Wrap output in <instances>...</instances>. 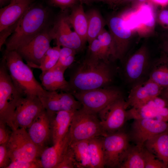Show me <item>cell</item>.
<instances>
[{
  "label": "cell",
  "mask_w": 168,
  "mask_h": 168,
  "mask_svg": "<svg viewBox=\"0 0 168 168\" xmlns=\"http://www.w3.org/2000/svg\"><path fill=\"white\" fill-rule=\"evenodd\" d=\"M50 16L47 8L32 4L20 19L15 30L7 40L5 52L16 50L49 27Z\"/></svg>",
  "instance_id": "obj_1"
},
{
  "label": "cell",
  "mask_w": 168,
  "mask_h": 168,
  "mask_svg": "<svg viewBox=\"0 0 168 168\" xmlns=\"http://www.w3.org/2000/svg\"><path fill=\"white\" fill-rule=\"evenodd\" d=\"M112 79L108 63L87 57L79 65L69 82L72 93L103 87Z\"/></svg>",
  "instance_id": "obj_2"
},
{
  "label": "cell",
  "mask_w": 168,
  "mask_h": 168,
  "mask_svg": "<svg viewBox=\"0 0 168 168\" xmlns=\"http://www.w3.org/2000/svg\"><path fill=\"white\" fill-rule=\"evenodd\" d=\"M3 57L15 85L24 96L39 97L43 94L45 90L35 79L30 67L23 62L16 50L4 52Z\"/></svg>",
  "instance_id": "obj_3"
},
{
  "label": "cell",
  "mask_w": 168,
  "mask_h": 168,
  "mask_svg": "<svg viewBox=\"0 0 168 168\" xmlns=\"http://www.w3.org/2000/svg\"><path fill=\"white\" fill-rule=\"evenodd\" d=\"M24 96L15 85L2 57L0 64V121L13 130L16 108Z\"/></svg>",
  "instance_id": "obj_4"
},
{
  "label": "cell",
  "mask_w": 168,
  "mask_h": 168,
  "mask_svg": "<svg viewBox=\"0 0 168 168\" xmlns=\"http://www.w3.org/2000/svg\"><path fill=\"white\" fill-rule=\"evenodd\" d=\"M97 114L82 107L75 112L68 131L70 144L105 135Z\"/></svg>",
  "instance_id": "obj_5"
},
{
  "label": "cell",
  "mask_w": 168,
  "mask_h": 168,
  "mask_svg": "<svg viewBox=\"0 0 168 168\" xmlns=\"http://www.w3.org/2000/svg\"><path fill=\"white\" fill-rule=\"evenodd\" d=\"M7 145L12 161L36 160L43 151L33 142L24 128L12 130Z\"/></svg>",
  "instance_id": "obj_6"
},
{
  "label": "cell",
  "mask_w": 168,
  "mask_h": 168,
  "mask_svg": "<svg viewBox=\"0 0 168 168\" xmlns=\"http://www.w3.org/2000/svg\"><path fill=\"white\" fill-rule=\"evenodd\" d=\"M72 93L79 101L83 108L96 114L116 100L122 97L119 91L109 88L77 91Z\"/></svg>",
  "instance_id": "obj_7"
},
{
  "label": "cell",
  "mask_w": 168,
  "mask_h": 168,
  "mask_svg": "<svg viewBox=\"0 0 168 168\" xmlns=\"http://www.w3.org/2000/svg\"><path fill=\"white\" fill-rule=\"evenodd\" d=\"M101 138L105 167L119 168L131 145L128 134L121 130Z\"/></svg>",
  "instance_id": "obj_8"
},
{
  "label": "cell",
  "mask_w": 168,
  "mask_h": 168,
  "mask_svg": "<svg viewBox=\"0 0 168 168\" xmlns=\"http://www.w3.org/2000/svg\"><path fill=\"white\" fill-rule=\"evenodd\" d=\"M53 39L51 28H46L16 50L30 67L37 68Z\"/></svg>",
  "instance_id": "obj_9"
},
{
  "label": "cell",
  "mask_w": 168,
  "mask_h": 168,
  "mask_svg": "<svg viewBox=\"0 0 168 168\" xmlns=\"http://www.w3.org/2000/svg\"><path fill=\"white\" fill-rule=\"evenodd\" d=\"M45 110L39 97H23L16 108L13 120V130L28 128L34 120Z\"/></svg>",
  "instance_id": "obj_10"
},
{
  "label": "cell",
  "mask_w": 168,
  "mask_h": 168,
  "mask_svg": "<svg viewBox=\"0 0 168 168\" xmlns=\"http://www.w3.org/2000/svg\"><path fill=\"white\" fill-rule=\"evenodd\" d=\"M125 103L121 97L98 113L104 136L121 130L128 119Z\"/></svg>",
  "instance_id": "obj_11"
},
{
  "label": "cell",
  "mask_w": 168,
  "mask_h": 168,
  "mask_svg": "<svg viewBox=\"0 0 168 168\" xmlns=\"http://www.w3.org/2000/svg\"><path fill=\"white\" fill-rule=\"evenodd\" d=\"M168 131V122L154 119H134L128 134L136 145L143 147L145 142L153 137Z\"/></svg>",
  "instance_id": "obj_12"
},
{
  "label": "cell",
  "mask_w": 168,
  "mask_h": 168,
  "mask_svg": "<svg viewBox=\"0 0 168 168\" xmlns=\"http://www.w3.org/2000/svg\"><path fill=\"white\" fill-rule=\"evenodd\" d=\"M44 108L49 113L65 110L75 111L82 107L80 102L69 92L45 90L39 97Z\"/></svg>",
  "instance_id": "obj_13"
},
{
  "label": "cell",
  "mask_w": 168,
  "mask_h": 168,
  "mask_svg": "<svg viewBox=\"0 0 168 168\" xmlns=\"http://www.w3.org/2000/svg\"><path fill=\"white\" fill-rule=\"evenodd\" d=\"M107 24L112 37L117 58L121 59L129 46L133 31L127 26L121 13L111 16Z\"/></svg>",
  "instance_id": "obj_14"
},
{
  "label": "cell",
  "mask_w": 168,
  "mask_h": 168,
  "mask_svg": "<svg viewBox=\"0 0 168 168\" xmlns=\"http://www.w3.org/2000/svg\"><path fill=\"white\" fill-rule=\"evenodd\" d=\"M67 18V16L61 15L59 17L51 31L53 39L56 44L62 47H67L76 51L81 49L85 43L74 31L71 30Z\"/></svg>",
  "instance_id": "obj_15"
},
{
  "label": "cell",
  "mask_w": 168,
  "mask_h": 168,
  "mask_svg": "<svg viewBox=\"0 0 168 168\" xmlns=\"http://www.w3.org/2000/svg\"><path fill=\"white\" fill-rule=\"evenodd\" d=\"M163 88L149 79L135 85L125 101L126 109L129 106H139L145 104L160 96Z\"/></svg>",
  "instance_id": "obj_16"
},
{
  "label": "cell",
  "mask_w": 168,
  "mask_h": 168,
  "mask_svg": "<svg viewBox=\"0 0 168 168\" xmlns=\"http://www.w3.org/2000/svg\"><path fill=\"white\" fill-rule=\"evenodd\" d=\"M28 128L32 141L43 150L52 141L50 116L45 110L34 120Z\"/></svg>",
  "instance_id": "obj_17"
},
{
  "label": "cell",
  "mask_w": 168,
  "mask_h": 168,
  "mask_svg": "<svg viewBox=\"0 0 168 168\" xmlns=\"http://www.w3.org/2000/svg\"><path fill=\"white\" fill-rule=\"evenodd\" d=\"M149 54L143 45L128 59L125 66V74L131 82L139 80L144 75L149 64Z\"/></svg>",
  "instance_id": "obj_18"
},
{
  "label": "cell",
  "mask_w": 168,
  "mask_h": 168,
  "mask_svg": "<svg viewBox=\"0 0 168 168\" xmlns=\"http://www.w3.org/2000/svg\"><path fill=\"white\" fill-rule=\"evenodd\" d=\"M33 0H13L0 10V31L18 21L29 7Z\"/></svg>",
  "instance_id": "obj_19"
},
{
  "label": "cell",
  "mask_w": 168,
  "mask_h": 168,
  "mask_svg": "<svg viewBox=\"0 0 168 168\" xmlns=\"http://www.w3.org/2000/svg\"><path fill=\"white\" fill-rule=\"evenodd\" d=\"M68 132L62 139L42 151L40 160L42 168H56L61 162L70 145Z\"/></svg>",
  "instance_id": "obj_20"
},
{
  "label": "cell",
  "mask_w": 168,
  "mask_h": 168,
  "mask_svg": "<svg viewBox=\"0 0 168 168\" xmlns=\"http://www.w3.org/2000/svg\"><path fill=\"white\" fill-rule=\"evenodd\" d=\"M76 111L62 110L54 113L47 112L50 116L51 140L53 144L63 138L68 132Z\"/></svg>",
  "instance_id": "obj_21"
},
{
  "label": "cell",
  "mask_w": 168,
  "mask_h": 168,
  "mask_svg": "<svg viewBox=\"0 0 168 168\" xmlns=\"http://www.w3.org/2000/svg\"><path fill=\"white\" fill-rule=\"evenodd\" d=\"M65 72L58 68H53L42 72L40 78L44 88L48 91L60 90L71 93L72 89L69 82L65 80L64 77Z\"/></svg>",
  "instance_id": "obj_22"
},
{
  "label": "cell",
  "mask_w": 168,
  "mask_h": 168,
  "mask_svg": "<svg viewBox=\"0 0 168 168\" xmlns=\"http://www.w3.org/2000/svg\"><path fill=\"white\" fill-rule=\"evenodd\" d=\"M138 27L136 31L141 35H149L153 31L155 24V17L151 5L145 3L141 4L134 10Z\"/></svg>",
  "instance_id": "obj_23"
},
{
  "label": "cell",
  "mask_w": 168,
  "mask_h": 168,
  "mask_svg": "<svg viewBox=\"0 0 168 168\" xmlns=\"http://www.w3.org/2000/svg\"><path fill=\"white\" fill-rule=\"evenodd\" d=\"M144 146L168 168V131L151 138L145 142Z\"/></svg>",
  "instance_id": "obj_24"
},
{
  "label": "cell",
  "mask_w": 168,
  "mask_h": 168,
  "mask_svg": "<svg viewBox=\"0 0 168 168\" xmlns=\"http://www.w3.org/2000/svg\"><path fill=\"white\" fill-rule=\"evenodd\" d=\"M69 24L73 28L74 31L85 44L87 41L88 19L84 11L82 4L74 7L71 14L67 16Z\"/></svg>",
  "instance_id": "obj_25"
},
{
  "label": "cell",
  "mask_w": 168,
  "mask_h": 168,
  "mask_svg": "<svg viewBox=\"0 0 168 168\" xmlns=\"http://www.w3.org/2000/svg\"><path fill=\"white\" fill-rule=\"evenodd\" d=\"M148 79L163 88L168 86V54L164 53L154 62Z\"/></svg>",
  "instance_id": "obj_26"
},
{
  "label": "cell",
  "mask_w": 168,
  "mask_h": 168,
  "mask_svg": "<svg viewBox=\"0 0 168 168\" xmlns=\"http://www.w3.org/2000/svg\"><path fill=\"white\" fill-rule=\"evenodd\" d=\"M143 147L130 145L119 166L120 168H145Z\"/></svg>",
  "instance_id": "obj_27"
},
{
  "label": "cell",
  "mask_w": 168,
  "mask_h": 168,
  "mask_svg": "<svg viewBox=\"0 0 168 168\" xmlns=\"http://www.w3.org/2000/svg\"><path fill=\"white\" fill-rule=\"evenodd\" d=\"M88 140H82L70 144L76 168H91L89 152Z\"/></svg>",
  "instance_id": "obj_28"
},
{
  "label": "cell",
  "mask_w": 168,
  "mask_h": 168,
  "mask_svg": "<svg viewBox=\"0 0 168 168\" xmlns=\"http://www.w3.org/2000/svg\"><path fill=\"white\" fill-rule=\"evenodd\" d=\"M86 13L88 19L87 41L89 44L97 38L105 28V22L100 12L96 9H91Z\"/></svg>",
  "instance_id": "obj_29"
},
{
  "label": "cell",
  "mask_w": 168,
  "mask_h": 168,
  "mask_svg": "<svg viewBox=\"0 0 168 168\" xmlns=\"http://www.w3.org/2000/svg\"><path fill=\"white\" fill-rule=\"evenodd\" d=\"M101 137L93 138L88 140L91 168H102L105 167Z\"/></svg>",
  "instance_id": "obj_30"
},
{
  "label": "cell",
  "mask_w": 168,
  "mask_h": 168,
  "mask_svg": "<svg viewBox=\"0 0 168 168\" xmlns=\"http://www.w3.org/2000/svg\"><path fill=\"white\" fill-rule=\"evenodd\" d=\"M127 119H156V105L152 100L142 105L132 107L127 111Z\"/></svg>",
  "instance_id": "obj_31"
},
{
  "label": "cell",
  "mask_w": 168,
  "mask_h": 168,
  "mask_svg": "<svg viewBox=\"0 0 168 168\" xmlns=\"http://www.w3.org/2000/svg\"><path fill=\"white\" fill-rule=\"evenodd\" d=\"M97 38L99 41L102 47L104 61L109 63L110 58H117L112 37L109 31L104 28Z\"/></svg>",
  "instance_id": "obj_32"
},
{
  "label": "cell",
  "mask_w": 168,
  "mask_h": 168,
  "mask_svg": "<svg viewBox=\"0 0 168 168\" xmlns=\"http://www.w3.org/2000/svg\"><path fill=\"white\" fill-rule=\"evenodd\" d=\"M61 48V46L57 44L53 47H50L44 54L40 64L37 68L44 72L54 67L58 61Z\"/></svg>",
  "instance_id": "obj_33"
},
{
  "label": "cell",
  "mask_w": 168,
  "mask_h": 168,
  "mask_svg": "<svg viewBox=\"0 0 168 168\" xmlns=\"http://www.w3.org/2000/svg\"><path fill=\"white\" fill-rule=\"evenodd\" d=\"M76 51L67 47L61 48L58 61L54 67L65 71L74 62Z\"/></svg>",
  "instance_id": "obj_34"
},
{
  "label": "cell",
  "mask_w": 168,
  "mask_h": 168,
  "mask_svg": "<svg viewBox=\"0 0 168 168\" xmlns=\"http://www.w3.org/2000/svg\"><path fill=\"white\" fill-rule=\"evenodd\" d=\"M143 153L145 168H166L161 161L144 147Z\"/></svg>",
  "instance_id": "obj_35"
},
{
  "label": "cell",
  "mask_w": 168,
  "mask_h": 168,
  "mask_svg": "<svg viewBox=\"0 0 168 168\" xmlns=\"http://www.w3.org/2000/svg\"><path fill=\"white\" fill-rule=\"evenodd\" d=\"M89 58L104 61L102 47L99 40L96 38L89 43Z\"/></svg>",
  "instance_id": "obj_36"
},
{
  "label": "cell",
  "mask_w": 168,
  "mask_h": 168,
  "mask_svg": "<svg viewBox=\"0 0 168 168\" xmlns=\"http://www.w3.org/2000/svg\"><path fill=\"white\" fill-rule=\"evenodd\" d=\"M42 168L39 159L32 161H12L7 168Z\"/></svg>",
  "instance_id": "obj_37"
},
{
  "label": "cell",
  "mask_w": 168,
  "mask_h": 168,
  "mask_svg": "<svg viewBox=\"0 0 168 168\" xmlns=\"http://www.w3.org/2000/svg\"><path fill=\"white\" fill-rule=\"evenodd\" d=\"M76 168L75 161L72 152L69 145L63 159L56 168Z\"/></svg>",
  "instance_id": "obj_38"
},
{
  "label": "cell",
  "mask_w": 168,
  "mask_h": 168,
  "mask_svg": "<svg viewBox=\"0 0 168 168\" xmlns=\"http://www.w3.org/2000/svg\"><path fill=\"white\" fill-rule=\"evenodd\" d=\"M11 161L7 144H0V168H7Z\"/></svg>",
  "instance_id": "obj_39"
},
{
  "label": "cell",
  "mask_w": 168,
  "mask_h": 168,
  "mask_svg": "<svg viewBox=\"0 0 168 168\" xmlns=\"http://www.w3.org/2000/svg\"><path fill=\"white\" fill-rule=\"evenodd\" d=\"M9 127L5 123L0 121V144H7L8 142L12 131H10Z\"/></svg>",
  "instance_id": "obj_40"
},
{
  "label": "cell",
  "mask_w": 168,
  "mask_h": 168,
  "mask_svg": "<svg viewBox=\"0 0 168 168\" xmlns=\"http://www.w3.org/2000/svg\"><path fill=\"white\" fill-rule=\"evenodd\" d=\"M53 5L63 10L74 6L77 0H49Z\"/></svg>",
  "instance_id": "obj_41"
},
{
  "label": "cell",
  "mask_w": 168,
  "mask_h": 168,
  "mask_svg": "<svg viewBox=\"0 0 168 168\" xmlns=\"http://www.w3.org/2000/svg\"><path fill=\"white\" fill-rule=\"evenodd\" d=\"M20 20V19H19ZM19 20L13 25L0 31V49L4 44H5L8 37L14 32L19 21Z\"/></svg>",
  "instance_id": "obj_42"
},
{
  "label": "cell",
  "mask_w": 168,
  "mask_h": 168,
  "mask_svg": "<svg viewBox=\"0 0 168 168\" xmlns=\"http://www.w3.org/2000/svg\"><path fill=\"white\" fill-rule=\"evenodd\" d=\"M158 19L162 25L168 28V10H162L159 14Z\"/></svg>",
  "instance_id": "obj_43"
},
{
  "label": "cell",
  "mask_w": 168,
  "mask_h": 168,
  "mask_svg": "<svg viewBox=\"0 0 168 168\" xmlns=\"http://www.w3.org/2000/svg\"><path fill=\"white\" fill-rule=\"evenodd\" d=\"M160 96L168 104V86L163 88Z\"/></svg>",
  "instance_id": "obj_44"
},
{
  "label": "cell",
  "mask_w": 168,
  "mask_h": 168,
  "mask_svg": "<svg viewBox=\"0 0 168 168\" xmlns=\"http://www.w3.org/2000/svg\"><path fill=\"white\" fill-rule=\"evenodd\" d=\"M156 4L161 6H165L168 5V0H152Z\"/></svg>",
  "instance_id": "obj_45"
},
{
  "label": "cell",
  "mask_w": 168,
  "mask_h": 168,
  "mask_svg": "<svg viewBox=\"0 0 168 168\" xmlns=\"http://www.w3.org/2000/svg\"><path fill=\"white\" fill-rule=\"evenodd\" d=\"M101 2H103L108 4L113 5L118 4L119 0H97Z\"/></svg>",
  "instance_id": "obj_46"
},
{
  "label": "cell",
  "mask_w": 168,
  "mask_h": 168,
  "mask_svg": "<svg viewBox=\"0 0 168 168\" xmlns=\"http://www.w3.org/2000/svg\"><path fill=\"white\" fill-rule=\"evenodd\" d=\"M162 48L164 53L168 54V37L164 41Z\"/></svg>",
  "instance_id": "obj_47"
},
{
  "label": "cell",
  "mask_w": 168,
  "mask_h": 168,
  "mask_svg": "<svg viewBox=\"0 0 168 168\" xmlns=\"http://www.w3.org/2000/svg\"><path fill=\"white\" fill-rule=\"evenodd\" d=\"M148 0H135L133 2V7L136 8L139 5L145 3Z\"/></svg>",
  "instance_id": "obj_48"
},
{
  "label": "cell",
  "mask_w": 168,
  "mask_h": 168,
  "mask_svg": "<svg viewBox=\"0 0 168 168\" xmlns=\"http://www.w3.org/2000/svg\"><path fill=\"white\" fill-rule=\"evenodd\" d=\"M135 0H119L118 4H124L129 2H133Z\"/></svg>",
  "instance_id": "obj_49"
},
{
  "label": "cell",
  "mask_w": 168,
  "mask_h": 168,
  "mask_svg": "<svg viewBox=\"0 0 168 168\" xmlns=\"http://www.w3.org/2000/svg\"><path fill=\"white\" fill-rule=\"evenodd\" d=\"M8 1H10V0H0V6L2 7L3 5H4Z\"/></svg>",
  "instance_id": "obj_50"
},
{
  "label": "cell",
  "mask_w": 168,
  "mask_h": 168,
  "mask_svg": "<svg viewBox=\"0 0 168 168\" xmlns=\"http://www.w3.org/2000/svg\"><path fill=\"white\" fill-rule=\"evenodd\" d=\"M81 3L88 2L90 0H77Z\"/></svg>",
  "instance_id": "obj_51"
},
{
  "label": "cell",
  "mask_w": 168,
  "mask_h": 168,
  "mask_svg": "<svg viewBox=\"0 0 168 168\" xmlns=\"http://www.w3.org/2000/svg\"><path fill=\"white\" fill-rule=\"evenodd\" d=\"M12 0H10V1H12Z\"/></svg>",
  "instance_id": "obj_52"
},
{
  "label": "cell",
  "mask_w": 168,
  "mask_h": 168,
  "mask_svg": "<svg viewBox=\"0 0 168 168\" xmlns=\"http://www.w3.org/2000/svg\"></svg>",
  "instance_id": "obj_53"
}]
</instances>
